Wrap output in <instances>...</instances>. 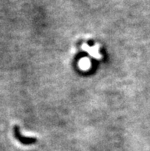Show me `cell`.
<instances>
[{
  "label": "cell",
  "instance_id": "1",
  "mask_svg": "<svg viewBox=\"0 0 150 151\" xmlns=\"http://www.w3.org/2000/svg\"><path fill=\"white\" fill-rule=\"evenodd\" d=\"M14 135L19 142H21L22 144H25V145H30V144H33L37 142L35 137L23 136L22 134L20 133V130H19V127L18 126H15L14 127Z\"/></svg>",
  "mask_w": 150,
  "mask_h": 151
}]
</instances>
